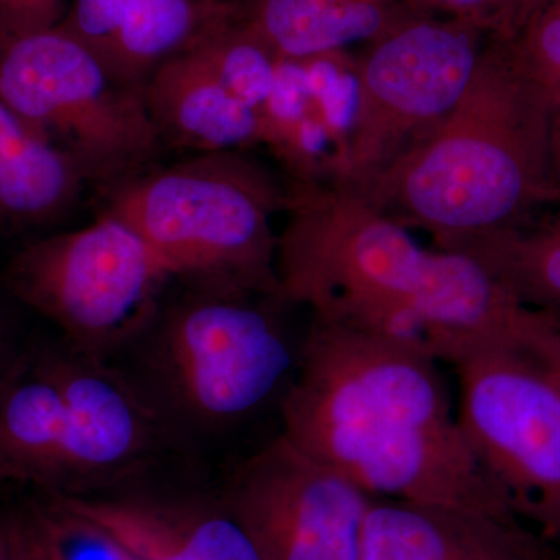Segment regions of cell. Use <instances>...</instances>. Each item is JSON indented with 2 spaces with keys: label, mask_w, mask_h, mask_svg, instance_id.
Masks as SVG:
<instances>
[{
  "label": "cell",
  "mask_w": 560,
  "mask_h": 560,
  "mask_svg": "<svg viewBox=\"0 0 560 560\" xmlns=\"http://www.w3.org/2000/svg\"><path fill=\"white\" fill-rule=\"evenodd\" d=\"M455 370L471 451L515 512L560 536V382L525 350H488Z\"/></svg>",
  "instance_id": "cell-9"
},
{
  "label": "cell",
  "mask_w": 560,
  "mask_h": 560,
  "mask_svg": "<svg viewBox=\"0 0 560 560\" xmlns=\"http://www.w3.org/2000/svg\"><path fill=\"white\" fill-rule=\"evenodd\" d=\"M51 501L101 529L135 560H261L224 503L149 493H54Z\"/></svg>",
  "instance_id": "cell-12"
},
{
  "label": "cell",
  "mask_w": 560,
  "mask_h": 560,
  "mask_svg": "<svg viewBox=\"0 0 560 560\" xmlns=\"http://www.w3.org/2000/svg\"><path fill=\"white\" fill-rule=\"evenodd\" d=\"M0 101L108 187L153 167L162 145L143 92L125 86L62 25L0 36Z\"/></svg>",
  "instance_id": "cell-5"
},
{
  "label": "cell",
  "mask_w": 560,
  "mask_h": 560,
  "mask_svg": "<svg viewBox=\"0 0 560 560\" xmlns=\"http://www.w3.org/2000/svg\"><path fill=\"white\" fill-rule=\"evenodd\" d=\"M0 560H32L27 528L0 518Z\"/></svg>",
  "instance_id": "cell-24"
},
{
  "label": "cell",
  "mask_w": 560,
  "mask_h": 560,
  "mask_svg": "<svg viewBox=\"0 0 560 560\" xmlns=\"http://www.w3.org/2000/svg\"><path fill=\"white\" fill-rule=\"evenodd\" d=\"M423 16L460 22L499 43H512L550 0H407Z\"/></svg>",
  "instance_id": "cell-19"
},
{
  "label": "cell",
  "mask_w": 560,
  "mask_h": 560,
  "mask_svg": "<svg viewBox=\"0 0 560 560\" xmlns=\"http://www.w3.org/2000/svg\"><path fill=\"white\" fill-rule=\"evenodd\" d=\"M257 298L198 289L150 327L165 405L187 423L217 430L248 418L293 370L289 340Z\"/></svg>",
  "instance_id": "cell-7"
},
{
  "label": "cell",
  "mask_w": 560,
  "mask_h": 560,
  "mask_svg": "<svg viewBox=\"0 0 560 560\" xmlns=\"http://www.w3.org/2000/svg\"><path fill=\"white\" fill-rule=\"evenodd\" d=\"M423 16L407 0H237L235 21L278 61L368 46Z\"/></svg>",
  "instance_id": "cell-15"
},
{
  "label": "cell",
  "mask_w": 560,
  "mask_h": 560,
  "mask_svg": "<svg viewBox=\"0 0 560 560\" xmlns=\"http://www.w3.org/2000/svg\"><path fill=\"white\" fill-rule=\"evenodd\" d=\"M0 331H2V324H0Z\"/></svg>",
  "instance_id": "cell-27"
},
{
  "label": "cell",
  "mask_w": 560,
  "mask_h": 560,
  "mask_svg": "<svg viewBox=\"0 0 560 560\" xmlns=\"http://www.w3.org/2000/svg\"><path fill=\"white\" fill-rule=\"evenodd\" d=\"M359 560H539L517 522L412 501L372 500Z\"/></svg>",
  "instance_id": "cell-13"
},
{
  "label": "cell",
  "mask_w": 560,
  "mask_h": 560,
  "mask_svg": "<svg viewBox=\"0 0 560 560\" xmlns=\"http://www.w3.org/2000/svg\"><path fill=\"white\" fill-rule=\"evenodd\" d=\"M168 279L145 242L103 212L27 243L3 271L7 290L55 324L69 349L101 360L149 331Z\"/></svg>",
  "instance_id": "cell-6"
},
{
  "label": "cell",
  "mask_w": 560,
  "mask_h": 560,
  "mask_svg": "<svg viewBox=\"0 0 560 560\" xmlns=\"http://www.w3.org/2000/svg\"><path fill=\"white\" fill-rule=\"evenodd\" d=\"M372 500L280 434L235 471L224 504L261 560H359Z\"/></svg>",
  "instance_id": "cell-10"
},
{
  "label": "cell",
  "mask_w": 560,
  "mask_h": 560,
  "mask_svg": "<svg viewBox=\"0 0 560 560\" xmlns=\"http://www.w3.org/2000/svg\"><path fill=\"white\" fill-rule=\"evenodd\" d=\"M508 46L530 75L559 94L560 0H550Z\"/></svg>",
  "instance_id": "cell-20"
},
{
  "label": "cell",
  "mask_w": 560,
  "mask_h": 560,
  "mask_svg": "<svg viewBox=\"0 0 560 560\" xmlns=\"http://www.w3.org/2000/svg\"><path fill=\"white\" fill-rule=\"evenodd\" d=\"M540 560V559H539Z\"/></svg>",
  "instance_id": "cell-28"
},
{
  "label": "cell",
  "mask_w": 560,
  "mask_h": 560,
  "mask_svg": "<svg viewBox=\"0 0 560 560\" xmlns=\"http://www.w3.org/2000/svg\"><path fill=\"white\" fill-rule=\"evenodd\" d=\"M128 2L130 0H70L68 16L61 25L103 65Z\"/></svg>",
  "instance_id": "cell-21"
},
{
  "label": "cell",
  "mask_w": 560,
  "mask_h": 560,
  "mask_svg": "<svg viewBox=\"0 0 560 560\" xmlns=\"http://www.w3.org/2000/svg\"><path fill=\"white\" fill-rule=\"evenodd\" d=\"M289 184L248 150L195 154L105 187L102 212L131 228L172 278L280 301L279 235Z\"/></svg>",
  "instance_id": "cell-4"
},
{
  "label": "cell",
  "mask_w": 560,
  "mask_h": 560,
  "mask_svg": "<svg viewBox=\"0 0 560 560\" xmlns=\"http://www.w3.org/2000/svg\"><path fill=\"white\" fill-rule=\"evenodd\" d=\"M556 223H559V224H560V215H559V220H558V221H556Z\"/></svg>",
  "instance_id": "cell-26"
},
{
  "label": "cell",
  "mask_w": 560,
  "mask_h": 560,
  "mask_svg": "<svg viewBox=\"0 0 560 560\" xmlns=\"http://www.w3.org/2000/svg\"><path fill=\"white\" fill-rule=\"evenodd\" d=\"M65 401L47 350L0 372V481L36 482L57 492Z\"/></svg>",
  "instance_id": "cell-16"
},
{
  "label": "cell",
  "mask_w": 560,
  "mask_h": 560,
  "mask_svg": "<svg viewBox=\"0 0 560 560\" xmlns=\"http://www.w3.org/2000/svg\"><path fill=\"white\" fill-rule=\"evenodd\" d=\"M232 5L234 0H130L103 65L121 84L143 92L154 70L189 49Z\"/></svg>",
  "instance_id": "cell-17"
},
{
  "label": "cell",
  "mask_w": 560,
  "mask_h": 560,
  "mask_svg": "<svg viewBox=\"0 0 560 560\" xmlns=\"http://www.w3.org/2000/svg\"><path fill=\"white\" fill-rule=\"evenodd\" d=\"M480 261L534 311L560 319V224L486 235L456 249Z\"/></svg>",
  "instance_id": "cell-18"
},
{
  "label": "cell",
  "mask_w": 560,
  "mask_h": 560,
  "mask_svg": "<svg viewBox=\"0 0 560 560\" xmlns=\"http://www.w3.org/2000/svg\"><path fill=\"white\" fill-rule=\"evenodd\" d=\"M490 40L460 22L418 16L364 46L353 58L355 113L330 183H359L430 135L463 97Z\"/></svg>",
  "instance_id": "cell-8"
},
{
  "label": "cell",
  "mask_w": 560,
  "mask_h": 560,
  "mask_svg": "<svg viewBox=\"0 0 560 560\" xmlns=\"http://www.w3.org/2000/svg\"><path fill=\"white\" fill-rule=\"evenodd\" d=\"M40 132L33 130L2 101H0V178L9 171L18 154L33 136Z\"/></svg>",
  "instance_id": "cell-23"
},
{
  "label": "cell",
  "mask_w": 560,
  "mask_h": 560,
  "mask_svg": "<svg viewBox=\"0 0 560 560\" xmlns=\"http://www.w3.org/2000/svg\"><path fill=\"white\" fill-rule=\"evenodd\" d=\"M143 102L164 147L205 154L261 145L259 114L224 86L194 47L151 73Z\"/></svg>",
  "instance_id": "cell-14"
},
{
  "label": "cell",
  "mask_w": 560,
  "mask_h": 560,
  "mask_svg": "<svg viewBox=\"0 0 560 560\" xmlns=\"http://www.w3.org/2000/svg\"><path fill=\"white\" fill-rule=\"evenodd\" d=\"M282 400L283 436L371 497L515 521L453 411L438 361L410 342L313 318Z\"/></svg>",
  "instance_id": "cell-2"
},
{
  "label": "cell",
  "mask_w": 560,
  "mask_h": 560,
  "mask_svg": "<svg viewBox=\"0 0 560 560\" xmlns=\"http://www.w3.org/2000/svg\"><path fill=\"white\" fill-rule=\"evenodd\" d=\"M49 360L65 401L62 495H86L147 466L167 436L160 405L106 360L66 346Z\"/></svg>",
  "instance_id": "cell-11"
},
{
  "label": "cell",
  "mask_w": 560,
  "mask_h": 560,
  "mask_svg": "<svg viewBox=\"0 0 560 560\" xmlns=\"http://www.w3.org/2000/svg\"><path fill=\"white\" fill-rule=\"evenodd\" d=\"M559 168L558 95L506 43L490 40L448 116L382 171L345 187L400 226L427 232L434 248L456 250L526 226L559 197Z\"/></svg>",
  "instance_id": "cell-3"
},
{
  "label": "cell",
  "mask_w": 560,
  "mask_h": 560,
  "mask_svg": "<svg viewBox=\"0 0 560 560\" xmlns=\"http://www.w3.org/2000/svg\"><path fill=\"white\" fill-rule=\"evenodd\" d=\"M70 0H0V36L49 31L68 16Z\"/></svg>",
  "instance_id": "cell-22"
},
{
  "label": "cell",
  "mask_w": 560,
  "mask_h": 560,
  "mask_svg": "<svg viewBox=\"0 0 560 560\" xmlns=\"http://www.w3.org/2000/svg\"><path fill=\"white\" fill-rule=\"evenodd\" d=\"M536 355L547 364L548 370H550L560 382V326L556 327V329L545 338Z\"/></svg>",
  "instance_id": "cell-25"
},
{
  "label": "cell",
  "mask_w": 560,
  "mask_h": 560,
  "mask_svg": "<svg viewBox=\"0 0 560 560\" xmlns=\"http://www.w3.org/2000/svg\"><path fill=\"white\" fill-rule=\"evenodd\" d=\"M285 213L280 301L313 318L410 342L453 368L488 350H528L547 326L480 261L423 248L348 187L290 180Z\"/></svg>",
  "instance_id": "cell-1"
}]
</instances>
